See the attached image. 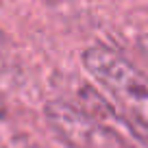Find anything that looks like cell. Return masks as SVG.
<instances>
[{"instance_id":"cell-4","label":"cell","mask_w":148,"mask_h":148,"mask_svg":"<svg viewBox=\"0 0 148 148\" xmlns=\"http://www.w3.org/2000/svg\"><path fill=\"white\" fill-rule=\"evenodd\" d=\"M5 122H7V107H5V102L0 100V129L5 126Z\"/></svg>"},{"instance_id":"cell-3","label":"cell","mask_w":148,"mask_h":148,"mask_svg":"<svg viewBox=\"0 0 148 148\" xmlns=\"http://www.w3.org/2000/svg\"><path fill=\"white\" fill-rule=\"evenodd\" d=\"M46 120L70 148H111L116 144L83 107L72 102L50 100L46 105Z\"/></svg>"},{"instance_id":"cell-2","label":"cell","mask_w":148,"mask_h":148,"mask_svg":"<svg viewBox=\"0 0 148 148\" xmlns=\"http://www.w3.org/2000/svg\"><path fill=\"white\" fill-rule=\"evenodd\" d=\"M79 107L87 111L92 120L109 135L118 146L148 148V122L137 113L124 109L116 100H109L94 87H83L79 94Z\"/></svg>"},{"instance_id":"cell-5","label":"cell","mask_w":148,"mask_h":148,"mask_svg":"<svg viewBox=\"0 0 148 148\" xmlns=\"http://www.w3.org/2000/svg\"><path fill=\"white\" fill-rule=\"evenodd\" d=\"M142 44H144V50H146V52H148V39H144V42H142Z\"/></svg>"},{"instance_id":"cell-6","label":"cell","mask_w":148,"mask_h":148,"mask_svg":"<svg viewBox=\"0 0 148 148\" xmlns=\"http://www.w3.org/2000/svg\"><path fill=\"white\" fill-rule=\"evenodd\" d=\"M31 148H42V146H31Z\"/></svg>"},{"instance_id":"cell-1","label":"cell","mask_w":148,"mask_h":148,"mask_svg":"<svg viewBox=\"0 0 148 148\" xmlns=\"http://www.w3.org/2000/svg\"><path fill=\"white\" fill-rule=\"evenodd\" d=\"M83 68L111 100L148 122V76L142 70H137L118 50L102 44L85 48Z\"/></svg>"}]
</instances>
